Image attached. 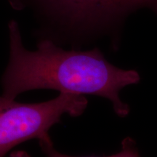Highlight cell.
<instances>
[{"label": "cell", "instance_id": "8992f818", "mask_svg": "<svg viewBox=\"0 0 157 157\" xmlns=\"http://www.w3.org/2000/svg\"><path fill=\"white\" fill-rule=\"evenodd\" d=\"M25 0H9L11 6L16 10L22 9L25 6Z\"/></svg>", "mask_w": 157, "mask_h": 157}, {"label": "cell", "instance_id": "6da1fadb", "mask_svg": "<svg viewBox=\"0 0 157 157\" xmlns=\"http://www.w3.org/2000/svg\"><path fill=\"white\" fill-rule=\"evenodd\" d=\"M9 60L2 76V95L11 99L34 90H54L60 93L95 95L111 101L120 117L129 107L119 93L124 87L137 84L136 71L121 69L110 63L99 49L66 50L48 39H42L36 50L23 45L19 25L8 23Z\"/></svg>", "mask_w": 157, "mask_h": 157}, {"label": "cell", "instance_id": "277c9868", "mask_svg": "<svg viewBox=\"0 0 157 157\" xmlns=\"http://www.w3.org/2000/svg\"><path fill=\"white\" fill-rule=\"evenodd\" d=\"M110 157H140L135 146V141L129 137L125 139L122 142L121 150L117 154Z\"/></svg>", "mask_w": 157, "mask_h": 157}, {"label": "cell", "instance_id": "52a82bcc", "mask_svg": "<svg viewBox=\"0 0 157 157\" xmlns=\"http://www.w3.org/2000/svg\"><path fill=\"white\" fill-rule=\"evenodd\" d=\"M8 157H31V156L24 151H17L12 152Z\"/></svg>", "mask_w": 157, "mask_h": 157}, {"label": "cell", "instance_id": "5b68a950", "mask_svg": "<svg viewBox=\"0 0 157 157\" xmlns=\"http://www.w3.org/2000/svg\"><path fill=\"white\" fill-rule=\"evenodd\" d=\"M40 146L42 149L43 152L44 153L45 157H75V156H68V155L61 154V153L58 152V151H56V149H55L52 142L41 144ZM107 157H110V156H107Z\"/></svg>", "mask_w": 157, "mask_h": 157}, {"label": "cell", "instance_id": "3957f363", "mask_svg": "<svg viewBox=\"0 0 157 157\" xmlns=\"http://www.w3.org/2000/svg\"><path fill=\"white\" fill-rule=\"evenodd\" d=\"M84 95L60 93L56 98L37 103H23L0 95V157L17 145L32 139L39 144L52 143L49 131L64 114L78 117L85 111Z\"/></svg>", "mask_w": 157, "mask_h": 157}, {"label": "cell", "instance_id": "7a4b0ae2", "mask_svg": "<svg viewBox=\"0 0 157 157\" xmlns=\"http://www.w3.org/2000/svg\"><path fill=\"white\" fill-rule=\"evenodd\" d=\"M50 35L45 38L89 39L117 33L140 10L157 14V0H25Z\"/></svg>", "mask_w": 157, "mask_h": 157}]
</instances>
